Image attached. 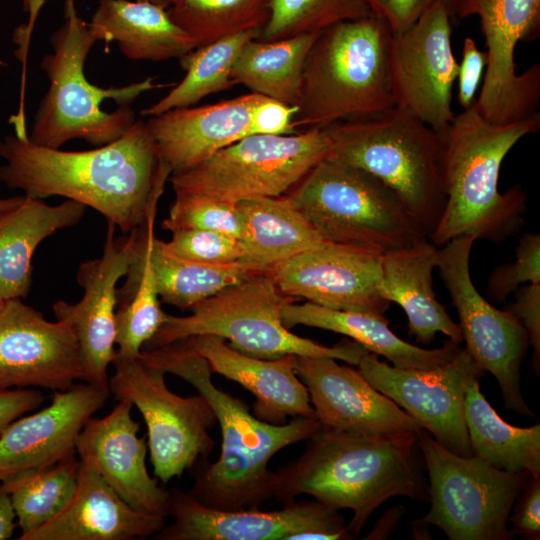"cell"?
<instances>
[{"label":"cell","mask_w":540,"mask_h":540,"mask_svg":"<svg viewBox=\"0 0 540 540\" xmlns=\"http://www.w3.org/2000/svg\"><path fill=\"white\" fill-rule=\"evenodd\" d=\"M151 263L160 301L182 310L266 271L245 261L207 264L183 259L165 251L162 240L156 236L151 246Z\"/></svg>","instance_id":"cell-35"},{"label":"cell","mask_w":540,"mask_h":540,"mask_svg":"<svg viewBox=\"0 0 540 540\" xmlns=\"http://www.w3.org/2000/svg\"><path fill=\"white\" fill-rule=\"evenodd\" d=\"M64 12L63 25L50 37L53 52L41 61L49 88L28 139L54 149L75 138L102 146L120 138L136 121L129 105L137 97L171 84H157L155 77L118 88L91 84L84 64L98 37L77 15L74 0H65Z\"/></svg>","instance_id":"cell-5"},{"label":"cell","mask_w":540,"mask_h":540,"mask_svg":"<svg viewBox=\"0 0 540 540\" xmlns=\"http://www.w3.org/2000/svg\"><path fill=\"white\" fill-rule=\"evenodd\" d=\"M116 226L107 221L100 258L80 264L76 280L83 296L75 304L53 303L56 320L68 324L79 345L81 377L86 384L110 395L108 367L116 355L117 283L127 274L139 243L140 227L128 237L116 238Z\"/></svg>","instance_id":"cell-19"},{"label":"cell","mask_w":540,"mask_h":540,"mask_svg":"<svg viewBox=\"0 0 540 540\" xmlns=\"http://www.w3.org/2000/svg\"><path fill=\"white\" fill-rule=\"evenodd\" d=\"M363 377L393 400L445 449L460 456L473 452L464 417L468 383L484 374L465 348L431 369H402L365 351L358 363Z\"/></svg>","instance_id":"cell-16"},{"label":"cell","mask_w":540,"mask_h":540,"mask_svg":"<svg viewBox=\"0 0 540 540\" xmlns=\"http://www.w3.org/2000/svg\"><path fill=\"white\" fill-rule=\"evenodd\" d=\"M540 129V116L497 125L473 105L438 131L445 205L428 239L437 247L470 236L502 243L525 225L527 195L520 184L500 193L499 173L509 151Z\"/></svg>","instance_id":"cell-4"},{"label":"cell","mask_w":540,"mask_h":540,"mask_svg":"<svg viewBox=\"0 0 540 540\" xmlns=\"http://www.w3.org/2000/svg\"><path fill=\"white\" fill-rule=\"evenodd\" d=\"M137 1H146V2L163 6L165 8H169L172 3V0H137Z\"/></svg>","instance_id":"cell-52"},{"label":"cell","mask_w":540,"mask_h":540,"mask_svg":"<svg viewBox=\"0 0 540 540\" xmlns=\"http://www.w3.org/2000/svg\"><path fill=\"white\" fill-rule=\"evenodd\" d=\"M244 222L245 262L264 270L326 240L288 194L237 203Z\"/></svg>","instance_id":"cell-31"},{"label":"cell","mask_w":540,"mask_h":540,"mask_svg":"<svg viewBox=\"0 0 540 540\" xmlns=\"http://www.w3.org/2000/svg\"><path fill=\"white\" fill-rule=\"evenodd\" d=\"M112 364L110 393L142 414L153 472L160 481L167 483L208 458L215 446L209 429L217 419L203 396L175 394L166 385V373L139 357L115 355Z\"/></svg>","instance_id":"cell-12"},{"label":"cell","mask_w":540,"mask_h":540,"mask_svg":"<svg viewBox=\"0 0 540 540\" xmlns=\"http://www.w3.org/2000/svg\"><path fill=\"white\" fill-rule=\"evenodd\" d=\"M268 11L255 38L263 42L320 32L341 21L372 15L364 0H268Z\"/></svg>","instance_id":"cell-39"},{"label":"cell","mask_w":540,"mask_h":540,"mask_svg":"<svg viewBox=\"0 0 540 540\" xmlns=\"http://www.w3.org/2000/svg\"><path fill=\"white\" fill-rule=\"evenodd\" d=\"M0 181L36 199L62 196L101 213L123 233L144 224L166 166L143 120L95 149L63 151L32 143L26 132L2 142Z\"/></svg>","instance_id":"cell-1"},{"label":"cell","mask_w":540,"mask_h":540,"mask_svg":"<svg viewBox=\"0 0 540 540\" xmlns=\"http://www.w3.org/2000/svg\"><path fill=\"white\" fill-rule=\"evenodd\" d=\"M86 206L66 199L49 205L25 196L17 206L0 212V297L26 298L32 281V256L55 232L78 224Z\"/></svg>","instance_id":"cell-29"},{"label":"cell","mask_w":540,"mask_h":540,"mask_svg":"<svg viewBox=\"0 0 540 540\" xmlns=\"http://www.w3.org/2000/svg\"><path fill=\"white\" fill-rule=\"evenodd\" d=\"M429 476L431 507L414 524L439 527L450 540H507L508 519L530 474L496 468L482 458L460 456L425 430L417 435Z\"/></svg>","instance_id":"cell-11"},{"label":"cell","mask_w":540,"mask_h":540,"mask_svg":"<svg viewBox=\"0 0 540 540\" xmlns=\"http://www.w3.org/2000/svg\"><path fill=\"white\" fill-rule=\"evenodd\" d=\"M320 32L269 42L251 39L232 67L231 80L253 93L297 107L305 59Z\"/></svg>","instance_id":"cell-34"},{"label":"cell","mask_w":540,"mask_h":540,"mask_svg":"<svg viewBox=\"0 0 540 540\" xmlns=\"http://www.w3.org/2000/svg\"><path fill=\"white\" fill-rule=\"evenodd\" d=\"M438 247L425 239L384 256L380 262V289L389 302L398 304L408 319L410 335L428 345L438 332L456 344L462 342L459 327L433 290V270Z\"/></svg>","instance_id":"cell-27"},{"label":"cell","mask_w":540,"mask_h":540,"mask_svg":"<svg viewBox=\"0 0 540 540\" xmlns=\"http://www.w3.org/2000/svg\"><path fill=\"white\" fill-rule=\"evenodd\" d=\"M258 33L251 30L226 36L179 58L185 77L166 96L143 109L141 115L152 117L171 109L190 107L235 85L231 80L232 67L244 45Z\"/></svg>","instance_id":"cell-36"},{"label":"cell","mask_w":540,"mask_h":540,"mask_svg":"<svg viewBox=\"0 0 540 540\" xmlns=\"http://www.w3.org/2000/svg\"><path fill=\"white\" fill-rule=\"evenodd\" d=\"M326 128L329 156L384 182L429 237L445 205L438 133L398 106Z\"/></svg>","instance_id":"cell-7"},{"label":"cell","mask_w":540,"mask_h":540,"mask_svg":"<svg viewBox=\"0 0 540 540\" xmlns=\"http://www.w3.org/2000/svg\"><path fill=\"white\" fill-rule=\"evenodd\" d=\"M478 380L468 383L464 398L473 455L499 469L540 476V424L521 428L502 420L481 393Z\"/></svg>","instance_id":"cell-32"},{"label":"cell","mask_w":540,"mask_h":540,"mask_svg":"<svg viewBox=\"0 0 540 540\" xmlns=\"http://www.w3.org/2000/svg\"><path fill=\"white\" fill-rule=\"evenodd\" d=\"M164 230H210L240 240L244 238V222L237 204L195 194H175L169 215L162 222Z\"/></svg>","instance_id":"cell-40"},{"label":"cell","mask_w":540,"mask_h":540,"mask_svg":"<svg viewBox=\"0 0 540 540\" xmlns=\"http://www.w3.org/2000/svg\"><path fill=\"white\" fill-rule=\"evenodd\" d=\"M332 149L326 127L292 134H256L221 149L169 180L175 194L203 195L237 204L289 192Z\"/></svg>","instance_id":"cell-10"},{"label":"cell","mask_w":540,"mask_h":540,"mask_svg":"<svg viewBox=\"0 0 540 540\" xmlns=\"http://www.w3.org/2000/svg\"><path fill=\"white\" fill-rule=\"evenodd\" d=\"M80 460L71 457L53 465L21 471L2 481L9 493L21 536L58 516L72 500Z\"/></svg>","instance_id":"cell-37"},{"label":"cell","mask_w":540,"mask_h":540,"mask_svg":"<svg viewBox=\"0 0 540 540\" xmlns=\"http://www.w3.org/2000/svg\"><path fill=\"white\" fill-rule=\"evenodd\" d=\"M25 198L23 196H14L9 198H0V212L11 209L20 204Z\"/></svg>","instance_id":"cell-49"},{"label":"cell","mask_w":540,"mask_h":540,"mask_svg":"<svg viewBox=\"0 0 540 540\" xmlns=\"http://www.w3.org/2000/svg\"><path fill=\"white\" fill-rule=\"evenodd\" d=\"M81 377L77 338L62 321H49L21 299L0 310V388L64 391Z\"/></svg>","instance_id":"cell-21"},{"label":"cell","mask_w":540,"mask_h":540,"mask_svg":"<svg viewBox=\"0 0 540 540\" xmlns=\"http://www.w3.org/2000/svg\"><path fill=\"white\" fill-rule=\"evenodd\" d=\"M45 396L34 388H0V435L15 419L38 408Z\"/></svg>","instance_id":"cell-47"},{"label":"cell","mask_w":540,"mask_h":540,"mask_svg":"<svg viewBox=\"0 0 540 540\" xmlns=\"http://www.w3.org/2000/svg\"><path fill=\"white\" fill-rule=\"evenodd\" d=\"M486 67V53L480 51L475 41L466 37L463 42L462 59L458 64V102L466 110L475 102V94Z\"/></svg>","instance_id":"cell-46"},{"label":"cell","mask_w":540,"mask_h":540,"mask_svg":"<svg viewBox=\"0 0 540 540\" xmlns=\"http://www.w3.org/2000/svg\"><path fill=\"white\" fill-rule=\"evenodd\" d=\"M171 239L162 241L168 253L195 262L226 264L243 261L245 246L242 240L210 230H177Z\"/></svg>","instance_id":"cell-41"},{"label":"cell","mask_w":540,"mask_h":540,"mask_svg":"<svg viewBox=\"0 0 540 540\" xmlns=\"http://www.w3.org/2000/svg\"><path fill=\"white\" fill-rule=\"evenodd\" d=\"M283 324L333 331L354 340L367 351L383 356L392 366L402 369H431L450 361L461 349L460 344L445 341L440 348L425 349L398 337L389 328L384 315L334 310L310 302L287 304L282 310Z\"/></svg>","instance_id":"cell-28"},{"label":"cell","mask_w":540,"mask_h":540,"mask_svg":"<svg viewBox=\"0 0 540 540\" xmlns=\"http://www.w3.org/2000/svg\"><path fill=\"white\" fill-rule=\"evenodd\" d=\"M294 369L325 429L361 435H417L424 430L359 370L334 358L295 355Z\"/></svg>","instance_id":"cell-22"},{"label":"cell","mask_w":540,"mask_h":540,"mask_svg":"<svg viewBox=\"0 0 540 540\" xmlns=\"http://www.w3.org/2000/svg\"><path fill=\"white\" fill-rule=\"evenodd\" d=\"M288 195L319 234L334 244L384 256L428 239L390 187L329 155Z\"/></svg>","instance_id":"cell-8"},{"label":"cell","mask_w":540,"mask_h":540,"mask_svg":"<svg viewBox=\"0 0 540 540\" xmlns=\"http://www.w3.org/2000/svg\"><path fill=\"white\" fill-rule=\"evenodd\" d=\"M167 516L174 521L153 535L158 540H347L352 535L339 510L315 501H292L274 511H223L189 493L170 491Z\"/></svg>","instance_id":"cell-17"},{"label":"cell","mask_w":540,"mask_h":540,"mask_svg":"<svg viewBox=\"0 0 540 540\" xmlns=\"http://www.w3.org/2000/svg\"><path fill=\"white\" fill-rule=\"evenodd\" d=\"M454 16L479 18L486 67L473 107L490 123L507 125L539 116L540 65L516 72L515 49L540 34V0H457Z\"/></svg>","instance_id":"cell-13"},{"label":"cell","mask_w":540,"mask_h":540,"mask_svg":"<svg viewBox=\"0 0 540 540\" xmlns=\"http://www.w3.org/2000/svg\"><path fill=\"white\" fill-rule=\"evenodd\" d=\"M524 283H540V235L524 233L518 241L516 260L496 267L487 280L486 293L503 301Z\"/></svg>","instance_id":"cell-42"},{"label":"cell","mask_w":540,"mask_h":540,"mask_svg":"<svg viewBox=\"0 0 540 540\" xmlns=\"http://www.w3.org/2000/svg\"><path fill=\"white\" fill-rule=\"evenodd\" d=\"M381 256L324 242L270 266L282 293L334 310L384 315L390 303L380 289Z\"/></svg>","instance_id":"cell-20"},{"label":"cell","mask_w":540,"mask_h":540,"mask_svg":"<svg viewBox=\"0 0 540 540\" xmlns=\"http://www.w3.org/2000/svg\"><path fill=\"white\" fill-rule=\"evenodd\" d=\"M155 219V213L147 215L140 229L136 256L125 275V283L117 290L115 344L116 355L120 357H138L168 316L160 306L151 263Z\"/></svg>","instance_id":"cell-33"},{"label":"cell","mask_w":540,"mask_h":540,"mask_svg":"<svg viewBox=\"0 0 540 540\" xmlns=\"http://www.w3.org/2000/svg\"><path fill=\"white\" fill-rule=\"evenodd\" d=\"M172 21L198 47L236 33L260 29L268 19V0H172Z\"/></svg>","instance_id":"cell-38"},{"label":"cell","mask_w":540,"mask_h":540,"mask_svg":"<svg viewBox=\"0 0 540 540\" xmlns=\"http://www.w3.org/2000/svg\"><path fill=\"white\" fill-rule=\"evenodd\" d=\"M109 396L89 384L72 385L54 391L48 406L12 421L0 435V482L74 457L79 433Z\"/></svg>","instance_id":"cell-24"},{"label":"cell","mask_w":540,"mask_h":540,"mask_svg":"<svg viewBox=\"0 0 540 540\" xmlns=\"http://www.w3.org/2000/svg\"><path fill=\"white\" fill-rule=\"evenodd\" d=\"M24 11H29L33 14H36L42 3L39 0H22Z\"/></svg>","instance_id":"cell-50"},{"label":"cell","mask_w":540,"mask_h":540,"mask_svg":"<svg viewBox=\"0 0 540 540\" xmlns=\"http://www.w3.org/2000/svg\"><path fill=\"white\" fill-rule=\"evenodd\" d=\"M188 338L213 373L237 382L255 397L253 415L258 419L274 425L287 423L288 416L317 419L308 390L295 372V355L261 359L233 349L217 336Z\"/></svg>","instance_id":"cell-25"},{"label":"cell","mask_w":540,"mask_h":540,"mask_svg":"<svg viewBox=\"0 0 540 540\" xmlns=\"http://www.w3.org/2000/svg\"><path fill=\"white\" fill-rule=\"evenodd\" d=\"M15 519L16 513L10 495L0 483V540H7L13 536Z\"/></svg>","instance_id":"cell-48"},{"label":"cell","mask_w":540,"mask_h":540,"mask_svg":"<svg viewBox=\"0 0 540 540\" xmlns=\"http://www.w3.org/2000/svg\"><path fill=\"white\" fill-rule=\"evenodd\" d=\"M297 107L258 93L168 110L146 122L171 174L188 170L245 137L292 134Z\"/></svg>","instance_id":"cell-15"},{"label":"cell","mask_w":540,"mask_h":540,"mask_svg":"<svg viewBox=\"0 0 540 540\" xmlns=\"http://www.w3.org/2000/svg\"><path fill=\"white\" fill-rule=\"evenodd\" d=\"M4 302H5V300L0 297V310L2 309V307L4 305Z\"/></svg>","instance_id":"cell-53"},{"label":"cell","mask_w":540,"mask_h":540,"mask_svg":"<svg viewBox=\"0 0 540 540\" xmlns=\"http://www.w3.org/2000/svg\"><path fill=\"white\" fill-rule=\"evenodd\" d=\"M145 363L191 384L211 406L221 429L220 455L209 463L200 458L189 494L199 503L223 511L259 508L273 498L270 460L282 449L308 440L322 425L317 419L295 417L283 425L262 421L239 398L212 382L208 361L189 338L142 348Z\"/></svg>","instance_id":"cell-2"},{"label":"cell","mask_w":540,"mask_h":540,"mask_svg":"<svg viewBox=\"0 0 540 540\" xmlns=\"http://www.w3.org/2000/svg\"><path fill=\"white\" fill-rule=\"evenodd\" d=\"M475 239L461 236L438 247L436 268L457 310L465 349L497 380L506 409L534 416L521 393V364L529 347L527 333L511 313L491 305L470 275Z\"/></svg>","instance_id":"cell-14"},{"label":"cell","mask_w":540,"mask_h":540,"mask_svg":"<svg viewBox=\"0 0 540 540\" xmlns=\"http://www.w3.org/2000/svg\"><path fill=\"white\" fill-rule=\"evenodd\" d=\"M417 435H361L322 427L306 440L301 456L274 471L273 498L285 504L307 494L336 510L350 509L347 529L354 538L390 498L429 501Z\"/></svg>","instance_id":"cell-3"},{"label":"cell","mask_w":540,"mask_h":540,"mask_svg":"<svg viewBox=\"0 0 540 540\" xmlns=\"http://www.w3.org/2000/svg\"><path fill=\"white\" fill-rule=\"evenodd\" d=\"M450 16H454L457 0H441Z\"/></svg>","instance_id":"cell-51"},{"label":"cell","mask_w":540,"mask_h":540,"mask_svg":"<svg viewBox=\"0 0 540 540\" xmlns=\"http://www.w3.org/2000/svg\"><path fill=\"white\" fill-rule=\"evenodd\" d=\"M1 63V62H0Z\"/></svg>","instance_id":"cell-55"},{"label":"cell","mask_w":540,"mask_h":540,"mask_svg":"<svg viewBox=\"0 0 540 540\" xmlns=\"http://www.w3.org/2000/svg\"><path fill=\"white\" fill-rule=\"evenodd\" d=\"M165 517L128 505L89 465L80 461L78 486L66 508L20 540H130L153 536Z\"/></svg>","instance_id":"cell-26"},{"label":"cell","mask_w":540,"mask_h":540,"mask_svg":"<svg viewBox=\"0 0 540 540\" xmlns=\"http://www.w3.org/2000/svg\"><path fill=\"white\" fill-rule=\"evenodd\" d=\"M89 26L98 40L116 41L131 60L179 59L198 47L167 8L146 1L98 0Z\"/></svg>","instance_id":"cell-30"},{"label":"cell","mask_w":540,"mask_h":540,"mask_svg":"<svg viewBox=\"0 0 540 540\" xmlns=\"http://www.w3.org/2000/svg\"><path fill=\"white\" fill-rule=\"evenodd\" d=\"M513 515L508 522L512 524L511 537L522 536L528 539L540 538V476L529 477L526 485L514 502Z\"/></svg>","instance_id":"cell-44"},{"label":"cell","mask_w":540,"mask_h":540,"mask_svg":"<svg viewBox=\"0 0 540 540\" xmlns=\"http://www.w3.org/2000/svg\"><path fill=\"white\" fill-rule=\"evenodd\" d=\"M1 150H2V141H0V158H1Z\"/></svg>","instance_id":"cell-54"},{"label":"cell","mask_w":540,"mask_h":540,"mask_svg":"<svg viewBox=\"0 0 540 540\" xmlns=\"http://www.w3.org/2000/svg\"><path fill=\"white\" fill-rule=\"evenodd\" d=\"M297 300L282 293L266 271L261 272L196 303L188 316L168 315L143 348L213 335L256 358L276 359L290 354L331 357L357 366L367 351L360 344L346 342L327 347L294 334L283 324V308Z\"/></svg>","instance_id":"cell-9"},{"label":"cell","mask_w":540,"mask_h":540,"mask_svg":"<svg viewBox=\"0 0 540 540\" xmlns=\"http://www.w3.org/2000/svg\"><path fill=\"white\" fill-rule=\"evenodd\" d=\"M450 15L441 0L401 34L393 35L388 60L394 106L436 132L454 119L452 89L458 63L451 45Z\"/></svg>","instance_id":"cell-18"},{"label":"cell","mask_w":540,"mask_h":540,"mask_svg":"<svg viewBox=\"0 0 540 540\" xmlns=\"http://www.w3.org/2000/svg\"><path fill=\"white\" fill-rule=\"evenodd\" d=\"M372 15L382 18L393 35L409 29L436 0H364Z\"/></svg>","instance_id":"cell-45"},{"label":"cell","mask_w":540,"mask_h":540,"mask_svg":"<svg viewBox=\"0 0 540 540\" xmlns=\"http://www.w3.org/2000/svg\"><path fill=\"white\" fill-rule=\"evenodd\" d=\"M506 311L514 315L524 327L529 345L533 348L532 366L539 376L540 370V283L521 285L514 291V301Z\"/></svg>","instance_id":"cell-43"},{"label":"cell","mask_w":540,"mask_h":540,"mask_svg":"<svg viewBox=\"0 0 540 540\" xmlns=\"http://www.w3.org/2000/svg\"><path fill=\"white\" fill-rule=\"evenodd\" d=\"M132 407L119 400L106 416L91 417L78 435L76 454L133 509L166 517L170 491L148 473L146 436L137 435Z\"/></svg>","instance_id":"cell-23"},{"label":"cell","mask_w":540,"mask_h":540,"mask_svg":"<svg viewBox=\"0 0 540 540\" xmlns=\"http://www.w3.org/2000/svg\"><path fill=\"white\" fill-rule=\"evenodd\" d=\"M392 37L388 24L375 15L322 30L305 59L294 129L327 127L393 107Z\"/></svg>","instance_id":"cell-6"}]
</instances>
